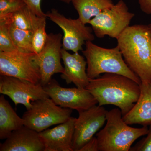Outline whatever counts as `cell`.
I'll list each match as a JSON object with an SVG mask.
<instances>
[{
	"mask_svg": "<svg viewBox=\"0 0 151 151\" xmlns=\"http://www.w3.org/2000/svg\"><path fill=\"white\" fill-rule=\"evenodd\" d=\"M85 88L97 100L98 105L116 106L123 116L132 110L140 93L139 84L124 76L113 73H105L90 79Z\"/></svg>",
	"mask_w": 151,
	"mask_h": 151,
	"instance_id": "6da1fadb",
	"label": "cell"
},
{
	"mask_svg": "<svg viewBox=\"0 0 151 151\" xmlns=\"http://www.w3.org/2000/svg\"><path fill=\"white\" fill-rule=\"evenodd\" d=\"M125 62L141 82L151 83V30L148 25L127 28L117 39Z\"/></svg>",
	"mask_w": 151,
	"mask_h": 151,
	"instance_id": "7a4b0ae2",
	"label": "cell"
},
{
	"mask_svg": "<svg viewBox=\"0 0 151 151\" xmlns=\"http://www.w3.org/2000/svg\"><path fill=\"white\" fill-rule=\"evenodd\" d=\"M129 125L119 108L108 111L106 125L96 134L99 151H129L135 141L148 132L147 126L137 128Z\"/></svg>",
	"mask_w": 151,
	"mask_h": 151,
	"instance_id": "3957f363",
	"label": "cell"
},
{
	"mask_svg": "<svg viewBox=\"0 0 151 151\" xmlns=\"http://www.w3.org/2000/svg\"><path fill=\"white\" fill-rule=\"evenodd\" d=\"M85 45L82 52L87 62L86 73L89 79L97 78L103 73H113L124 76L140 84V79L127 65L119 47L104 48L91 41Z\"/></svg>",
	"mask_w": 151,
	"mask_h": 151,
	"instance_id": "277c9868",
	"label": "cell"
},
{
	"mask_svg": "<svg viewBox=\"0 0 151 151\" xmlns=\"http://www.w3.org/2000/svg\"><path fill=\"white\" fill-rule=\"evenodd\" d=\"M72 109L57 105L50 97L32 102L31 108L22 116L24 126L40 132L49 127L62 124L71 117Z\"/></svg>",
	"mask_w": 151,
	"mask_h": 151,
	"instance_id": "5b68a950",
	"label": "cell"
},
{
	"mask_svg": "<svg viewBox=\"0 0 151 151\" xmlns=\"http://www.w3.org/2000/svg\"><path fill=\"white\" fill-rule=\"evenodd\" d=\"M135 14L129 12L126 3L123 0L111 7L104 10L89 21L94 34L102 38L108 36L117 39L128 27Z\"/></svg>",
	"mask_w": 151,
	"mask_h": 151,
	"instance_id": "8992f818",
	"label": "cell"
},
{
	"mask_svg": "<svg viewBox=\"0 0 151 151\" xmlns=\"http://www.w3.org/2000/svg\"><path fill=\"white\" fill-rule=\"evenodd\" d=\"M46 14L63 31L62 47L65 50L73 52L82 51V46L86 41L94 40L92 28L86 26L79 19L67 18L55 9H51Z\"/></svg>",
	"mask_w": 151,
	"mask_h": 151,
	"instance_id": "52a82bcc",
	"label": "cell"
},
{
	"mask_svg": "<svg viewBox=\"0 0 151 151\" xmlns=\"http://www.w3.org/2000/svg\"><path fill=\"white\" fill-rule=\"evenodd\" d=\"M35 55L0 52V74L40 83V72L35 60Z\"/></svg>",
	"mask_w": 151,
	"mask_h": 151,
	"instance_id": "ba28073f",
	"label": "cell"
},
{
	"mask_svg": "<svg viewBox=\"0 0 151 151\" xmlns=\"http://www.w3.org/2000/svg\"><path fill=\"white\" fill-rule=\"evenodd\" d=\"M0 93L9 97L15 106L24 105L27 110L34 101L49 97L40 83L4 75L0 76Z\"/></svg>",
	"mask_w": 151,
	"mask_h": 151,
	"instance_id": "9c48e42d",
	"label": "cell"
},
{
	"mask_svg": "<svg viewBox=\"0 0 151 151\" xmlns=\"http://www.w3.org/2000/svg\"><path fill=\"white\" fill-rule=\"evenodd\" d=\"M49 97L57 105L78 112L85 111L98 104L97 100L86 88H64L52 79L44 87Z\"/></svg>",
	"mask_w": 151,
	"mask_h": 151,
	"instance_id": "30bf717a",
	"label": "cell"
},
{
	"mask_svg": "<svg viewBox=\"0 0 151 151\" xmlns=\"http://www.w3.org/2000/svg\"><path fill=\"white\" fill-rule=\"evenodd\" d=\"M62 38L60 33L48 34L43 49L40 53L35 55V60L40 72V83L43 87L50 81L54 74L64 72V68L61 63Z\"/></svg>",
	"mask_w": 151,
	"mask_h": 151,
	"instance_id": "8fae6325",
	"label": "cell"
},
{
	"mask_svg": "<svg viewBox=\"0 0 151 151\" xmlns=\"http://www.w3.org/2000/svg\"><path fill=\"white\" fill-rule=\"evenodd\" d=\"M107 112L103 106L95 105L78 112L72 141L73 151H79L103 127L106 122Z\"/></svg>",
	"mask_w": 151,
	"mask_h": 151,
	"instance_id": "7c38bea8",
	"label": "cell"
},
{
	"mask_svg": "<svg viewBox=\"0 0 151 151\" xmlns=\"http://www.w3.org/2000/svg\"><path fill=\"white\" fill-rule=\"evenodd\" d=\"M76 119L71 116L64 123L39 132L44 151H73L72 141Z\"/></svg>",
	"mask_w": 151,
	"mask_h": 151,
	"instance_id": "4fadbf2b",
	"label": "cell"
},
{
	"mask_svg": "<svg viewBox=\"0 0 151 151\" xmlns=\"http://www.w3.org/2000/svg\"><path fill=\"white\" fill-rule=\"evenodd\" d=\"M45 149L39 133L25 126L14 131L0 144V151H44Z\"/></svg>",
	"mask_w": 151,
	"mask_h": 151,
	"instance_id": "5bb4252c",
	"label": "cell"
},
{
	"mask_svg": "<svg viewBox=\"0 0 151 151\" xmlns=\"http://www.w3.org/2000/svg\"><path fill=\"white\" fill-rule=\"evenodd\" d=\"M62 59L64 68L61 74L62 79L67 84L72 83L78 88H86L90 79L86 73L87 62L84 57L78 52L71 54L62 48Z\"/></svg>",
	"mask_w": 151,
	"mask_h": 151,
	"instance_id": "9a60e30c",
	"label": "cell"
},
{
	"mask_svg": "<svg viewBox=\"0 0 151 151\" xmlns=\"http://www.w3.org/2000/svg\"><path fill=\"white\" fill-rule=\"evenodd\" d=\"M139 97L133 108L123 119L129 125L151 124V83L141 82Z\"/></svg>",
	"mask_w": 151,
	"mask_h": 151,
	"instance_id": "2e32d148",
	"label": "cell"
},
{
	"mask_svg": "<svg viewBox=\"0 0 151 151\" xmlns=\"http://www.w3.org/2000/svg\"><path fill=\"white\" fill-rule=\"evenodd\" d=\"M24 126V119L17 114L2 94L0 96V139H6L14 131Z\"/></svg>",
	"mask_w": 151,
	"mask_h": 151,
	"instance_id": "e0dca14e",
	"label": "cell"
},
{
	"mask_svg": "<svg viewBox=\"0 0 151 151\" xmlns=\"http://www.w3.org/2000/svg\"><path fill=\"white\" fill-rule=\"evenodd\" d=\"M46 17H40L26 6L20 10L0 17V21L18 28L33 31Z\"/></svg>",
	"mask_w": 151,
	"mask_h": 151,
	"instance_id": "ac0fdd59",
	"label": "cell"
},
{
	"mask_svg": "<svg viewBox=\"0 0 151 151\" xmlns=\"http://www.w3.org/2000/svg\"><path fill=\"white\" fill-rule=\"evenodd\" d=\"M71 3L78 12V18L85 24L114 4L112 0H72Z\"/></svg>",
	"mask_w": 151,
	"mask_h": 151,
	"instance_id": "d6986e66",
	"label": "cell"
},
{
	"mask_svg": "<svg viewBox=\"0 0 151 151\" xmlns=\"http://www.w3.org/2000/svg\"><path fill=\"white\" fill-rule=\"evenodd\" d=\"M8 25L12 40L18 51L23 53H34L32 43V31L20 29L12 25Z\"/></svg>",
	"mask_w": 151,
	"mask_h": 151,
	"instance_id": "ffe728a7",
	"label": "cell"
},
{
	"mask_svg": "<svg viewBox=\"0 0 151 151\" xmlns=\"http://www.w3.org/2000/svg\"><path fill=\"white\" fill-rule=\"evenodd\" d=\"M46 19L44 20L33 31H32V47L34 53L37 54L43 49L48 34L46 32Z\"/></svg>",
	"mask_w": 151,
	"mask_h": 151,
	"instance_id": "44dd1931",
	"label": "cell"
},
{
	"mask_svg": "<svg viewBox=\"0 0 151 151\" xmlns=\"http://www.w3.org/2000/svg\"><path fill=\"white\" fill-rule=\"evenodd\" d=\"M0 52H19L11 38L9 25L2 21H0Z\"/></svg>",
	"mask_w": 151,
	"mask_h": 151,
	"instance_id": "7402d4cb",
	"label": "cell"
},
{
	"mask_svg": "<svg viewBox=\"0 0 151 151\" xmlns=\"http://www.w3.org/2000/svg\"><path fill=\"white\" fill-rule=\"evenodd\" d=\"M26 6L24 0H0V17L15 12Z\"/></svg>",
	"mask_w": 151,
	"mask_h": 151,
	"instance_id": "603a6c76",
	"label": "cell"
},
{
	"mask_svg": "<svg viewBox=\"0 0 151 151\" xmlns=\"http://www.w3.org/2000/svg\"><path fill=\"white\" fill-rule=\"evenodd\" d=\"M147 137L143 138L134 146H132L130 151H151V124L150 125Z\"/></svg>",
	"mask_w": 151,
	"mask_h": 151,
	"instance_id": "cb8c5ba5",
	"label": "cell"
},
{
	"mask_svg": "<svg viewBox=\"0 0 151 151\" xmlns=\"http://www.w3.org/2000/svg\"><path fill=\"white\" fill-rule=\"evenodd\" d=\"M27 6L34 13L40 17H46V14L42 12L41 8V0H24Z\"/></svg>",
	"mask_w": 151,
	"mask_h": 151,
	"instance_id": "d4e9b609",
	"label": "cell"
},
{
	"mask_svg": "<svg viewBox=\"0 0 151 151\" xmlns=\"http://www.w3.org/2000/svg\"><path fill=\"white\" fill-rule=\"evenodd\" d=\"M79 151H99L97 137H93L80 149Z\"/></svg>",
	"mask_w": 151,
	"mask_h": 151,
	"instance_id": "484cf974",
	"label": "cell"
},
{
	"mask_svg": "<svg viewBox=\"0 0 151 151\" xmlns=\"http://www.w3.org/2000/svg\"><path fill=\"white\" fill-rule=\"evenodd\" d=\"M143 12L151 15V0H137Z\"/></svg>",
	"mask_w": 151,
	"mask_h": 151,
	"instance_id": "4316f807",
	"label": "cell"
},
{
	"mask_svg": "<svg viewBox=\"0 0 151 151\" xmlns=\"http://www.w3.org/2000/svg\"><path fill=\"white\" fill-rule=\"evenodd\" d=\"M56 1L63 2L66 3L67 4H69L70 2H71L72 0H56Z\"/></svg>",
	"mask_w": 151,
	"mask_h": 151,
	"instance_id": "83f0119b",
	"label": "cell"
},
{
	"mask_svg": "<svg viewBox=\"0 0 151 151\" xmlns=\"http://www.w3.org/2000/svg\"><path fill=\"white\" fill-rule=\"evenodd\" d=\"M148 25L149 27H150V29L151 30V24Z\"/></svg>",
	"mask_w": 151,
	"mask_h": 151,
	"instance_id": "f1b7e54d",
	"label": "cell"
}]
</instances>
